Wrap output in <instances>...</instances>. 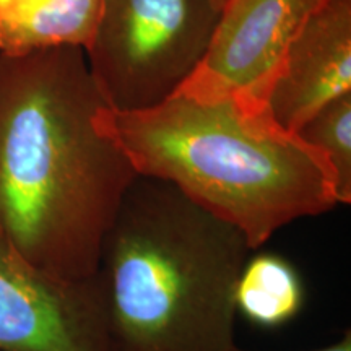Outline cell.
<instances>
[{"label":"cell","instance_id":"obj_1","mask_svg":"<svg viewBox=\"0 0 351 351\" xmlns=\"http://www.w3.org/2000/svg\"><path fill=\"white\" fill-rule=\"evenodd\" d=\"M104 106L82 47L0 52V232L54 275L98 274L104 236L138 176L96 125Z\"/></svg>","mask_w":351,"mask_h":351},{"label":"cell","instance_id":"obj_2","mask_svg":"<svg viewBox=\"0 0 351 351\" xmlns=\"http://www.w3.org/2000/svg\"><path fill=\"white\" fill-rule=\"evenodd\" d=\"M101 134L140 176L184 195L244 232L252 251L301 218L339 205L327 158L269 111L234 95L199 99L178 91L137 112L101 108Z\"/></svg>","mask_w":351,"mask_h":351},{"label":"cell","instance_id":"obj_3","mask_svg":"<svg viewBox=\"0 0 351 351\" xmlns=\"http://www.w3.org/2000/svg\"><path fill=\"white\" fill-rule=\"evenodd\" d=\"M251 252L234 225L138 174L101 249L112 351H231Z\"/></svg>","mask_w":351,"mask_h":351},{"label":"cell","instance_id":"obj_4","mask_svg":"<svg viewBox=\"0 0 351 351\" xmlns=\"http://www.w3.org/2000/svg\"><path fill=\"white\" fill-rule=\"evenodd\" d=\"M219 13L212 0H104L85 54L106 106L147 111L178 93L207 54Z\"/></svg>","mask_w":351,"mask_h":351},{"label":"cell","instance_id":"obj_5","mask_svg":"<svg viewBox=\"0 0 351 351\" xmlns=\"http://www.w3.org/2000/svg\"><path fill=\"white\" fill-rule=\"evenodd\" d=\"M0 351H112L101 271L54 275L0 232Z\"/></svg>","mask_w":351,"mask_h":351},{"label":"cell","instance_id":"obj_6","mask_svg":"<svg viewBox=\"0 0 351 351\" xmlns=\"http://www.w3.org/2000/svg\"><path fill=\"white\" fill-rule=\"evenodd\" d=\"M320 0H228L212 43L181 93L199 99L234 95L267 106L285 57Z\"/></svg>","mask_w":351,"mask_h":351},{"label":"cell","instance_id":"obj_7","mask_svg":"<svg viewBox=\"0 0 351 351\" xmlns=\"http://www.w3.org/2000/svg\"><path fill=\"white\" fill-rule=\"evenodd\" d=\"M351 91V0H320L293 39L267 106L295 132L328 101Z\"/></svg>","mask_w":351,"mask_h":351},{"label":"cell","instance_id":"obj_8","mask_svg":"<svg viewBox=\"0 0 351 351\" xmlns=\"http://www.w3.org/2000/svg\"><path fill=\"white\" fill-rule=\"evenodd\" d=\"M104 0H23L0 23V52L25 54L57 46L86 49Z\"/></svg>","mask_w":351,"mask_h":351},{"label":"cell","instance_id":"obj_9","mask_svg":"<svg viewBox=\"0 0 351 351\" xmlns=\"http://www.w3.org/2000/svg\"><path fill=\"white\" fill-rule=\"evenodd\" d=\"M304 288L295 267L275 254L249 256L236 285V311L254 326L282 327L300 314Z\"/></svg>","mask_w":351,"mask_h":351},{"label":"cell","instance_id":"obj_10","mask_svg":"<svg viewBox=\"0 0 351 351\" xmlns=\"http://www.w3.org/2000/svg\"><path fill=\"white\" fill-rule=\"evenodd\" d=\"M295 134L327 158L339 205L351 204V91L319 108Z\"/></svg>","mask_w":351,"mask_h":351},{"label":"cell","instance_id":"obj_11","mask_svg":"<svg viewBox=\"0 0 351 351\" xmlns=\"http://www.w3.org/2000/svg\"><path fill=\"white\" fill-rule=\"evenodd\" d=\"M231 351H245V350H241L239 346L236 345ZM314 351H351V332L346 330L343 335H341V339L339 341H335L333 345L324 346V348L314 350Z\"/></svg>","mask_w":351,"mask_h":351},{"label":"cell","instance_id":"obj_12","mask_svg":"<svg viewBox=\"0 0 351 351\" xmlns=\"http://www.w3.org/2000/svg\"><path fill=\"white\" fill-rule=\"evenodd\" d=\"M21 2L23 0H0V21L5 20Z\"/></svg>","mask_w":351,"mask_h":351},{"label":"cell","instance_id":"obj_13","mask_svg":"<svg viewBox=\"0 0 351 351\" xmlns=\"http://www.w3.org/2000/svg\"><path fill=\"white\" fill-rule=\"evenodd\" d=\"M212 2L215 3V7H217L218 10L221 12V10H223V7L226 5V2H228V0H212Z\"/></svg>","mask_w":351,"mask_h":351}]
</instances>
